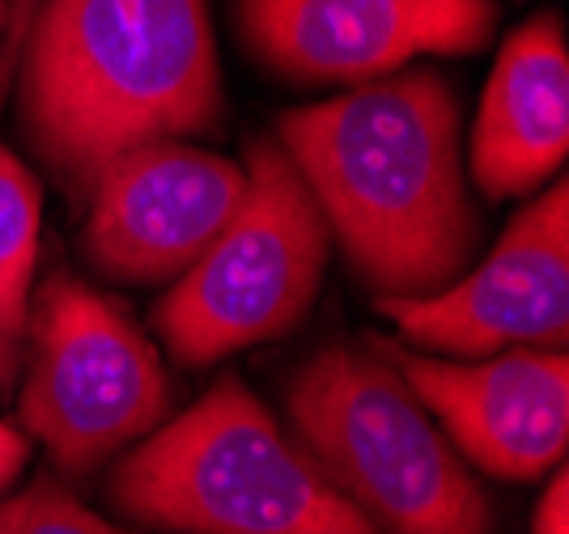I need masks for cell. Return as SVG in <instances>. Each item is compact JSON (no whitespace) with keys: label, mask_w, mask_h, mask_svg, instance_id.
Here are the masks:
<instances>
[{"label":"cell","mask_w":569,"mask_h":534,"mask_svg":"<svg viewBox=\"0 0 569 534\" xmlns=\"http://www.w3.org/2000/svg\"><path fill=\"white\" fill-rule=\"evenodd\" d=\"M284 407L302 450L379 534H493L468 463L375 349H319Z\"/></svg>","instance_id":"cell-4"},{"label":"cell","mask_w":569,"mask_h":534,"mask_svg":"<svg viewBox=\"0 0 569 534\" xmlns=\"http://www.w3.org/2000/svg\"><path fill=\"white\" fill-rule=\"evenodd\" d=\"M18 128L72 204L119 153L221 128L204 0H39L18 51Z\"/></svg>","instance_id":"cell-2"},{"label":"cell","mask_w":569,"mask_h":534,"mask_svg":"<svg viewBox=\"0 0 569 534\" xmlns=\"http://www.w3.org/2000/svg\"><path fill=\"white\" fill-rule=\"evenodd\" d=\"M247 165L188 140L119 153L86 200L81 251L119 284H170L213 246L234 216Z\"/></svg>","instance_id":"cell-9"},{"label":"cell","mask_w":569,"mask_h":534,"mask_svg":"<svg viewBox=\"0 0 569 534\" xmlns=\"http://www.w3.org/2000/svg\"><path fill=\"white\" fill-rule=\"evenodd\" d=\"M569 47L561 13H536L498 51L472 132V174L489 200L527 195L566 165Z\"/></svg>","instance_id":"cell-11"},{"label":"cell","mask_w":569,"mask_h":534,"mask_svg":"<svg viewBox=\"0 0 569 534\" xmlns=\"http://www.w3.org/2000/svg\"><path fill=\"white\" fill-rule=\"evenodd\" d=\"M4 18H9V0H0V34H4Z\"/></svg>","instance_id":"cell-18"},{"label":"cell","mask_w":569,"mask_h":534,"mask_svg":"<svg viewBox=\"0 0 569 534\" xmlns=\"http://www.w3.org/2000/svg\"><path fill=\"white\" fill-rule=\"evenodd\" d=\"M498 0H234L247 51L293 85H366L417 56H472Z\"/></svg>","instance_id":"cell-8"},{"label":"cell","mask_w":569,"mask_h":534,"mask_svg":"<svg viewBox=\"0 0 569 534\" xmlns=\"http://www.w3.org/2000/svg\"><path fill=\"white\" fill-rule=\"evenodd\" d=\"M111 505L179 534H379L238 373L119 459Z\"/></svg>","instance_id":"cell-3"},{"label":"cell","mask_w":569,"mask_h":534,"mask_svg":"<svg viewBox=\"0 0 569 534\" xmlns=\"http://www.w3.org/2000/svg\"><path fill=\"white\" fill-rule=\"evenodd\" d=\"M0 534H141L94 513L56 475H39L30 488L0 501Z\"/></svg>","instance_id":"cell-13"},{"label":"cell","mask_w":569,"mask_h":534,"mask_svg":"<svg viewBox=\"0 0 569 534\" xmlns=\"http://www.w3.org/2000/svg\"><path fill=\"white\" fill-rule=\"evenodd\" d=\"M332 230L277 140L247 149V187L213 246L153 305V331L183 370H209L307 319Z\"/></svg>","instance_id":"cell-5"},{"label":"cell","mask_w":569,"mask_h":534,"mask_svg":"<svg viewBox=\"0 0 569 534\" xmlns=\"http://www.w3.org/2000/svg\"><path fill=\"white\" fill-rule=\"evenodd\" d=\"M370 344L447 429L459 459L485 475L527 484L561 466L569 445L566 349H501L480 361H451L391 340Z\"/></svg>","instance_id":"cell-10"},{"label":"cell","mask_w":569,"mask_h":534,"mask_svg":"<svg viewBox=\"0 0 569 534\" xmlns=\"http://www.w3.org/2000/svg\"><path fill=\"white\" fill-rule=\"evenodd\" d=\"M26 459H30V442H26L13 424L0 420V488H9L22 475Z\"/></svg>","instance_id":"cell-16"},{"label":"cell","mask_w":569,"mask_h":534,"mask_svg":"<svg viewBox=\"0 0 569 534\" xmlns=\"http://www.w3.org/2000/svg\"><path fill=\"white\" fill-rule=\"evenodd\" d=\"M531 534H569V480L561 466L548 475V488L531 517Z\"/></svg>","instance_id":"cell-14"},{"label":"cell","mask_w":569,"mask_h":534,"mask_svg":"<svg viewBox=\"0 0 569 534\" xmlns=\"http://www.w3.org/2000/svg\"><path fill=\"white\" fill-rule=\"evenodd\" d=\"M22 424L60 475H94L167 424L179 386L137 319L72 272H51L26 302Z\"/></svg>","instance_id":"cell-6"},{"label":"cell","mask_w":569,"mask_h":534,"mask_svg":"<svg viewBox=\"0 0 569 534\" xmlns=\"http://www.w3.org/2000/svg\"><path fill=\"white\" fill-rule=\"evenodd\" d=\"M39 183L22 158L0 140V323L22 331L26 302L34 289V259H39Z\"/></svg>","instance_id":"cell-12"},{"label":"cell","mask_w":569,"mask_h":534,"mask_svg":"<svg viewBox=\"0 0 569 534\" xmlns=\"http://www.w3.org/2000/svg\"><path fill=\"white\" fill-rule=\"evenodd\" d=\"M353 272L379 298H429L480 246L459 165V102L438 69H400L277 119Z\"/></svg>","instance_id":"cell-1"},{"label":"cell","mask_w":569,"mask_h":534,"mask_svg":"<svg viewBox=\"0 0 569 534\" xmlns=\"http://www.w3.org/2000/svg\"><path fill=\"white\" fill-rule=\"evenodd\" d=\"M34 9H39V0H9V18H4V34H0V93L13 81V64H18V51H22L26 26L34 18Z\"/></svg>","instance_id":"cell-15"},{"label":"cell","mask_w":569,"mask_h":534,"mask_svg":"<svg viewBox=\"0 0 569 534\" xmlns=\"http://www.w3.org/2000/svg\"><path fill=\"white\" fill-rule=\"evenodd\" d=\"M400 344L451 361L501 349H566L569 340V187L552 179L506 225L472 272L429 298H379Z\"/></svg>","instance_id":"cell-7"},{"label":"cell","mask_w":569,"mask_h":534,"mask_svg":"<svg viewBox=\"0 0 569 534\" xmlns=\"http://www.w3.org/2000/svg\"><path fill=\"white\" fill-rule=\"evenodd\" d=\"M18 370H22V331L0 323V399L9 395Z\"/></svg>","instance_id":"cell-17"}]
</instances>
